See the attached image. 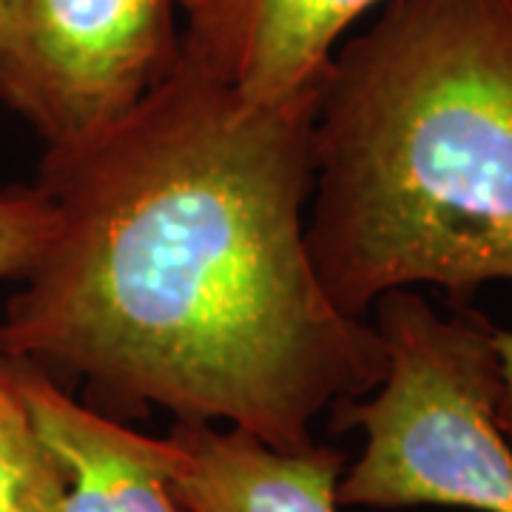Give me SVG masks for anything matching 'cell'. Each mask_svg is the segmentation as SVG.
Here are the masks:
<instances>
[{
    "label": "cell",
    "mask_w": 512,
    "mask_h": 512,
    "mask_svg": "<svg viewBox=\"0 0 512 512\" xmlns=\"http://www.w3.org/2000/svg\"><path fill=\"white\" fill-rule=\"evenodd\" d=\"M55 231V205L40 185L0 188V279H23Z\"/></svg>",
    "instance_id": "9"
},
{
    "label": "cell",
    "mask_w": 512,
    "mask_h": 512,
    "mask_svg": "<svg viewBox=\"0 0 512 512\" xmlns=\"http://www.w3.org/2000/svg\"><path fill=\"white\" fill-rule=\"evenodd\" d=\"M180 0H0V103L46 151L106 134L183 57Z\"/></svg>",
    "instance_id": "4"
},
{
    "label": "cell",
    "mask_w": 512,
    "mask_h": 512,
    "mask_svg": "<svg viewBox=\"0 0 512 512\" xmlns=\"http://www.w3.org/2000/svg\"><path fill=\"white\" fill-rule=\"evenodd\" d=\"M20 396L66 478L63 512H188L168 487L171 444L100 413L35 362L9 359Z\"/></svg>",
    "instance_id": "6"
},
{
    "label": "cell",
    "mask_w": 512,
    "mask_h": 512,
    "mask_svg": "<svg viewBox=\"0 0 512 512\" xmlns=\"http://www.w3.org/2000/svg\"><path fill=\"white\" fill-rule=\"evenodd\" d=\"M387 0H180L183 57L248 100L319 89L342 37Z\"/></svg>",
    "instance_id": "5"
},
{
    "label": "cell",
    "mask_w": 512,
    "mask_h": 512,
    "mask_svg": "<svg viewBox=\"0 0 512 512\" xmlns=\"http://www.w3.org/2000/svg\"><path fill=\"white\" fill-rule=\"evenodd\" d=\"M66 478L0 356V512H63Z\"/></svg>",
    "instance_id": "8"
},
{
    "label": "cell",
    "mask_w": 512,
    "mask_h": 512,
    "mask_svg": "<svg viewBox=\"0 0 512 512\" xmlns=\"http://www.w3.org/2000/svg\"><path fill=\"white\" fill-rule=\"evenodd\" d=\"M387 373L333 407V430H362L339 507L512 512V444L495 419V328L470 308L441 316L416 291L376 305Z\"/></svg>",
    "instance_id": "3"
},
{
    "label": "cell",
    "mask_w": 512,
    "mask_h": 512,
    "mask_svg": "<svg viewBox=\"0 0 512 512\" xmlns=\"http://www.w3.org/2000/svg\"><path fill=\"white\" fill-rule=\"evenodd\" d=\"M168 487L188 512H339L348 456L328 444L276 450L251 433L177 421Z\"/></svg>",
    "instance_id": "7"
},
{
    "label": "cell",
    "mask_w": 512,
    "mask_h": 512,
    "mask_svg": "<svg viewBox=\"0 0 512 512\" xmlns=\"http://www.w3.org/2000/svg\"><path fill=\"white\" fill-rule=\"evenodd\" d=\"M308 251L348 316L512 285V0H387L319 83Z\"/></svg>",
    "instance_id": "2"
},
{
    "label": "cell",
    "mask_w": 512,
    "mask_h": 512,
    "mask_svg": "<svg viewBox=\"0 0 512 512\" xmlns=\"http://www.w3.org/2000/svg\"><path fill=\"white\" fill-rule=\"evenodd\" d=\"M319 89L248 100L180 57L106 134L46 151L55 231L0 319V356L80 376L92 402L228 421L311 447L387 373L308 251Z\"/></svg>",
    "instance_id": "1"
},
{
    "label": "cell",
    "mask_w": 512,
    "mask_h": 512,
    "mask_svg": "<svg viewBox=\"0 0 512 512\" xmlns=\"http://www.w3.org/2000/svg\"><path fill=\"white\" fill-rule=\"evenodd\" d=\"M495 356H498V399L495 419L501 433L512 444V330L495 328Z\"/></svg>",
    "instance_id": "10"
}]
</instances>
